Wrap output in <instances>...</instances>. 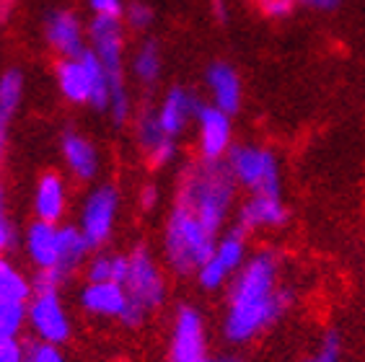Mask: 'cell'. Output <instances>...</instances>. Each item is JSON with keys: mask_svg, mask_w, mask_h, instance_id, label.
<instances>
[{"mask_svg": "<svg viewBox=\"0 0 365 362\" xmlns=\"http://www.w3.org/2000/svg\"><path fill=\"white\" fill-rule=\"evenodd\" d=\"M280 259L274 251H259L246 259L231 282L223 331L231 341H249L272 326L293 303L288 287H277Z\"/></svg>", "mask_w": 365, "mask_h": 362, "instance_id": "obj_1", "label": "cell"}, {"mask_svg": "<svg viewBox=\"0 0 365 362\" xmlns=\"http://www.w3.org/2000/svg\"><path fill=\"white\" fill-rule=\"evenodd\" d=\"M236 195V179L223 160H202L182 176L176 202L190 207L212 233H220Z\"/></svg>", "mask_w": 365, "mask_h": 362, "instance_id": "obj_2", "label": "cell"}, {"mask_svg": "<svg viewBox=\"0 0 365 362\" xmlns=\"http://www.w3.org/2000/svg\"><path fill=\"white\" fill-rule=\"evenodd\" d=\"M218 244V233H212L190 207L176 202L163 233L166 262L176 274H197Z\"/></svg>", "mask_w": 365, "mask_h": 362, "instance_id": "obj_3", "label": "cell"}, {"mask_svg": "<svg viewBox=\"0 0 365 362\" xmlns=\"http://www.w3.org/2000/svg\"><path fill=\"white\" fill-rule=\"evenodd\" d=\"M91 52L101 60L109 83H112V98H109V114L114 125H125L130 117V98H127L125 78H122V52H125V34H122L120 19H106V16H93L91 29Z\"/></svg>", "mask_w": 365, "mask_h": 362, "instance_id": "obj_4", "label": "cell"}, {"mask_svg": "<svg viewBox=\"0 0 365 362\" xmlns=\"http://www.w3.org/2000/svg\"><path fill=\"white\" fill-rule=\"evenodd\" d=\"M228 168L241 187L252 195H280V168L269 150L254 145H236L228 150Z\"/></svg>", "mask_w": 365, "mask_h": 362, "instance_id": "obj_5", "label": "cell"}, {"mask_svg": "<svg viewBox=\"0 0 365 362\" xmlns=\"http://www.w3.org/2000/svg\"><path fill=\"white\" fill-rule=\"evenodd\" d=\"M246 230L236 228L228 230L223 238H218V244L212 249V254L207 257L200 272H197V279L205 290H218L220 285H225L231 277L239 274V269L246 262Z\"/></svg>", "mask_w": 365, "mask_h": 362, "instance_id": "obj_6", "label": "cell"}, {"mask_svg": "<svg viewBox=\"0 0 365 362\" xmlns=\"http://www.w3.org/2000/svg\"><path fill=\"white\" fill-rule=\"evenodd\" d=\"M127 277H125V290L130 300H135L138 306H143L150 314L161 306L166 298V285H163V274L153 257L148 254V249L138 246L133 254H127Z\"/></svg>", "mask_w": 365, "mask_h": 362, "instance_id": "obj_7", "label": "cell"}, {"mask_svg": "<svg viewBox=\"0 0 365 362\" xmlns=\"http://www.w3.org/2000/svg\"><path fill=\"white\" fill-rule=\"evenodd\" d=\"M117 207H120V195L112 184H101L86 197L83 212H81V233L86 236L91 249H98L101 244L109 241Z\"/></svg>", "mask_w": 365, "mask_h": 362, "instance_id": "obj_8", "label": "cell"}, {"mask_svg": "<svg viewBox=\"0 0 365 362\" xmlns=\"http://www.w3.org/2000/svg\"><path fill=\"white\" fill-rule=\"evenodd\" d=\"M29 326L49 344H63L71 336V319L57 293H34L29 303Z\"/></svg>", "mask_w": 365, "mask_h": 362, "instance_id": "obj_9", "label": "cell"}, {"mask_svg": "<svg viewBox=\"0 0 365 362\" xmlns=\"http://www.w3.org/2000/svg\"><path fill=\"white\" fill-rule=\"evenodd\" d=\"M207 341H205V324L197 308L182 306L174 316V331H171V362H200L207 357Z\"/></svg>", "mask_w": 365, "mask_h": 362, "instance_id": "obj_10", "label": "cell"}, {"mask_svg": "<svg viewBox=\"0 0 365 362\" xmlns=\"http://www.w3.org/2000/svg\"><path fill=\"white\" fill-rule=\"evenodd\" d=\"M197 135H200V155L202 160H223L231 150V114L218 106H200L197 112Z\"/></svg>", "mask_w": 365, "mask_h": 362, "instance_id": "obj_11", "label": "cell"}, {"mask_svg": "<svg viewBox=\"0 0 365 362\" xmlns=\"http://www.w3.org/2000/svg\"><path fill=\"white\" fill-rule=\"evenodd\" d=\"M57 88L73 104H91L93 93V70L91 49H86L81 57H63L57 63Z\"/></svg>", "mask_w": 365, "mask_h": 362, "instance_id": "obj_12", "label": "cell"}, {"mask_svg": "<svg viewBox=\"0 0 365 362\" xmlns=\"http://www.w3.org/2000/svg\"><path fill=\"white\" fill-rule=\"evenodd\" d=\"M44 34H47L49 47L55 49L60 57H81L86 52L83 44V29L78 16L71 11H55L49 14L44 24Z\"/></svg>", "mask_w": 365, "mask_h": 362, "instance_id": "obj_13", "label": "cell"}, {"mask_svg": "<svg viewBox=\"0 0 365 362\" xmlns=\"http://www.w3.org/2000/svg\"><path fill=\"white\" fill-rule=\"evenodd\" d=\"M127 303H130V295L120 282H88L81 293L83 311L98 319H120Z\"/></svg>", "mask_w": 365, "mask_h": 362, "instance_id": "obj_14", "label": "cell"}, {"mask_svg": "<svg viewBox=\"0 0 365 362\" xmlns=\"http://www.w3.org/2000/svg\"><path fill=\"white\" fill-rule=\"evenodd\" d=\"M135 135H138V143L145 150L148 160L153 166H166L169 160H174L176 155V143L174 138L163 133L161 122H158V112H145L138 117V127H135Z\"/></svg>", "mask_w": 365, "mask_h": 362, "instance_id": "obj_15", "label": "cell"}, {"mask_svg": "<svg viewBox=\"0 0 365 362\" xmlns=\"http://www.w3.org/2000/svg\"><path fill=\"white\" fill-rule=\"evenodd\" d=\"M200 106L202 104L187 88H171L166 93V98H163V104L158 106V122H161L163 133L169 135V138L182 135L192 119H197Z\"/></svg>", "mask_w": 365, "mask_h": 362, "instance_id": "obj_16", "label": "cell"}, {"mask_svg": "<svg viewBox=\"0 0 365 362\" xmlns=\"http://www.w3.org/2000/svg\"><path fill=\"white\" fill-rule=\"evenodd\" d=\"M288 220V210L282 205L280 195H252V200L239 210V228L259 230L277 228Z\"/></svg>", "mask_w": 365, "mask_h": 362, "instance_id": "obj_17", "label": "cell"}, {"mask_svg": "<svg viewBox=\"0 0 365 362\" xmlns=\"http://www.w3.org/2000/svg\"><path fill=\"white\" fill-rule=\"evenodd\" d=\"M26 254L39 269H52L60 262V228L55 223H36L26 230Z\"/></svg>", "mask_w": 365, "mask_h": 362, "instance_id": "obj_18", "label": "cell"}, {"mask_svg": "<svg viewBox=\"0 0 365 362\" xmlns=\"http://www.w3.org/2000/svg\"><path fill=\"white\" fill-rule=\"evenodd\" d=\"M207 88H210L212 104L228 114H236L241 106V81L239 73L225 63H215L207 68Z\"/></svg>", "mask_w": 365, "mask_h": 362, "instance_id": "obj_19", "label": "cell"}, {"mask_svg": "<svg viewBox=\"0 0 365 362\" xmlns=\"http://www.w3.org/2000/svg\"><path fill=\"white\" fill-rule=\"evenodd\" d=\"M65 202H68V197H65V181L60 179V174L47 171V174L39 176L36 189H34L36 220H44V223H57V220H63Z\"/></svg>", "mask_w": 365, "mask_h": 362, "instance_id": "obj_20", "label": "cell"}, {"mask_svg": "<svg viewBox=\"0 0 365 362\" xmlns=\"http://www.w3.org/2000/svg\"><path fill=\"white\" fill-rule=\"evenodd\" d=\"M63 158L73 176L81 181H91L98 174V153L88 138L78 133L63 135Z\"/></svg>", "mask_w": 365, "mask_h": 362, "instance_id": "obj_21", "label": "cell"}, {"mask_svg": "<svg viewBox=\"0 0 365 362\" xmlns=\"http://www.w3.org/2000/svg\"><path fill=\"white\" fill-rule=\"evenodd\" d=\"M88 241L81 233V228L76 225H63L60 228V262H57V269L63 272L65 277H71L78 267L83 264L86 254H88Z\"/></svg>", "mask_w": 365, "mask_h": 362, "instance_id": "obj_22", "label": "cell"}, {"mask_svg": "<svg viewBox=\"0 0 365 362\" xmlns=\"http://www.w3.org/2000/svg\"><path fill=\"white\" fill-rule=\"evenodd\" d=\"M24 98L21 70H6L0 76V127H6Z\"/></svg>", "mask_w": 365, "mask_h": 362, "instance_id": "obj_23", "label": "cell"}, {"mask_svg": "<svg viewBox=\"0 0 365 362\" xmlns=\"http://www.w3.org/2000/svg\"><path fill=\"white\" fill-rule=\"evenodd\" d=\"M127 264L130 262L122 254H98L88 264V282H120V285H125Z\"/></svg>", "mask_w": 365, "mask_h": 362, "instance_id": "obj_24", "label": "cell"}, {"mask_svg": "<svg viewBox=\"0 0 365 362\" xmlns=\"http://www.w3.org/2000/svg\"><path fill=\"white\" fill-rule=\"evenodd\" d=\"M31 290H34V285L14 264H8L6 259L0 257V300L26 303L31 298Z\"/></svg>", "mask_w": 365, "mask_h": 362, "instance_id": "obj_25", "label": "cell"}, {"mask_svg": "<svg viewBox=\"0 0 365 362\" xmlns=\"http://www.w3.org/2000/svg\"><path fill=\"white\" fill-rule=\"evenodd\" d=\"M133 70L140 83H155L158 76H161V52H158V44L145 42L138 52H135Z\"/></svg>", "mask_w": 365, "mask_h": 362, "instance_id": "obj_26", "label": "cell"}, {"mask_svg": "<svg viewBox=\"0 0 365 362\" xmlns=\"http://www.w3.org/2000/svg\"><path fill=\"white\" fill-rule=\"evenodd\" d=\"M26 362H65L60 344H49V341H36L26 352Z\"/></svg>", "mask_w": 365, "mask_h": 362, "instance_id": "obj_27", "label": "cell"}, {"mask_svg": "<svg viewBox=\"0 0 365 362\" xmlns=\"http://www.w3.org/2000/svg\"><path fill=\"white\" fill-rule=\"evenodd\" d=\"M339 355H342V344H339L337 334H327V339L322 341V347L303 362H339Z\"/></svg>", "mask_w": 365, "mask_h": 362, "instance_id": "obj_28", "label": "cell"}, {"mask_svg": "<svg viewBox=\"0 0 365 362\" xmlns=\"http://www.w3.org/2000/svg\"><path fill=\"white\" fill-rule=\"evenodd\" d=\"M65 274L57 267H52V269H39V274H36L34 279V293H57V285H63L65 282Z\"/></svg>", "mask_w": 365, "mask_h": 362, "instance_id": "obj_29", "label": "cell"}, {"mask_svg": "<svg viewBox=\"0 0 365 362\" xmlns=\"http://www.w3.org/2000/svg\"><path fill=\"white\" fill-rule=\"evenodd\" d=\"M125 19H127V26L138 29V31H143V29L150 26V21H153V11L145 6V3H133L130 8H125Z\"/></svg>", "mask_w": 365, "mask_h": 362, "instance_id": "obj_30", "label": "cell"}, {"mask_svg": "<svg viewBox=\"0 0 365 362\" xmlns=\"http://www.w3.org/2000/svg\"><path fill=\"white\" fill-rule=\"evenodd\" d=\"M298 0H257V6H259L262 14H267L269 19H285L295 8Z\"/></svg>", "mask_w": 365, "mask_h": 362, "instance_id": "obj_31", "label": "cell"}, {"mask_svg": "<svg viewBox=\"0 0 365 362\" xmlns=\"http://www.w3.org/2000/svg\"><path fill=\"white\" fill-rule=\"evenodd\" d=\"M93 16H106V19H122L125 6L122 0H88Z\"/></svg>", "mask_w": 365, "mask_h": 362, "instance_id": "obj_32", "label": "cell"}, {"mask_svg": "<svg viewBox=\"0 0 365 362\" xmlns=\"http://www.w3.org/2000/svg\"><path fill=\"white\" fill-rule=\"evenodd\" d=\"M0 362H26V352L24 347L14 339L0 341Z\"/></svg>", "mask_w": 365, "mask_h": 362, "instance_id": "obj_33", "label": "cell"}, {"mask_svg": "<svg viewBox=\"0 0 365 362\" xmlns=\"http://www.w3.org/2000/svg\"><path fill=\"white\" fill-rule=\"evenodd\" d=\"M145 316H148L145 308L138 306L135 300H130V303H127V308H125V314L120 316V321L125 324V326L138 329V326H143V321H145Z\"/></svg>", "mask_w": 365, "mask_h": 362, "instance_id": "obj_34", "label": "cell"}, {"mask_svg": "<svg viewBox=\"0 0 365 362\" xmlns=\"http://www.w3.org/2000/svg\"><path fill=\"white\" fill-rule=\"evenodd\" d=\"M14 238H16V233H14V225L8 223V217L0 212V254L6 249H11V244H14Z\"/></svg>", "mask_w": 365, "mask_h": 362, "instance_id": "obj_35", "label": "cell"}, {"mask_svg": "<svg viewBox=\"0 0 365 362\" xmlns=\"http://www.w3.org/2000/svg\"><path fill=\"white\" fill-rule=\"evenodd\" d=\"M155 202H158V189H155L153 184L143 187V192H140V205H143V207L150 210V207H155Z\"/></svg>", "mask_w": 365, "mask_h": 362, "instance_id": "obj_36", "label": "cell"}, {"mask_svg": "<svg viewBox=\"0 0 365 362\" xmlns=\"http://www.w3.org/2000/svg\"><path fill=\"white\" fill-rule=\"evenodd\" d=\"M301 3L309 8H319V11H331L339 6V0H301Z\"/></svg>", "mask_w": 365, "mask_h": 362, "instance_id": "obj_37", "label": "cell"}, {"mask_svg": "<svg viewBox=\"0 0 365 362\" xmlns=\"http://www.w3.org/2000/svg\"><path fill=\"white\" fill-rule=\"evenodd\" d=\"M11 6H14V0H0V21L8 16V11H11Z\"/></svg>", "mask_w": 365, "mask_h": 362, "instance_id": "obj_38", "label": "cell"}, {"mask_svg": "<svg viewBox=\"0 0 365 362\" xmlns=\"http://www.w3.org/2000/svg\"><path fill=\"white\" fill-rule=\"evenodd\" d=\"M6 339H14V334H11V331H8L6 324L0 321V341H6Z\"/></svg>", "mask_w": 365, "mask_h": 362, "instance_id": "obj_39", "label": "cell"}, {"mask_svg": "<svg viewBox=\"0 0 365 362\" xmlns=\"http://www.w3.org/2000/svg\"><path fill=\"white\" fill-rule=\"evenodd\" d=\"M212 6H215V11H218V16L223 19L225 14V0H212Z\"/></svg>", "mask_w": 365, "mask_h": 362, "instance_id": "obj_40", "label": "cell"}, {"mask_svg": "<svg viewBox=\"0 0 365 362\" xmlns=\"http://www.w3.org/2000/svg\"><path fill=\"white\" fill-rule=\"evenodd\" d=\"M3 148H6V127H0V160H3Z\"/></svg>", "mask_w": 365, "mask_h": 362, "instance_id": "obj_41", "label": "cell"}, {"mask_svg": "<svg viewBox=\"0 0 365 362\" xmlns=\"http://www.w3.org/2000/svg\"><path fill=\"white\" fill-rule=\"evenodd\" d=\"M3 202H6V192H3V184H0V212H3Z\"/></svg>", "mask_w": 365, "mask_h": 362, "instance_id": "obj_42", "label": "cell"}, {"mask_svg": "<svg viewBox=\"0 0 365 362\" xmlns=\"http://www.w3.org/2000/svg\"><path fill=\"white\" fill-rule=\"evenodd\" d=\"M200 362H215V360H210V357H205V360H200Z\"/></svg>", "mask_w": 365, "mask_h": 362, "instance_id": "obj_43", "label": "cell"}, {"mask_svg": "<svg viewBox=\"0 0 365 362\" xmlns=\"http://www.w3.org/2000/svg\"><path fill=\"white\" fill-rule=\"evenodd\" d=\"M215 362H236V360H215Z\"/></svg>", "mask_w": 365, "mask_h": 362, "instance_id": "obj_44", "label": "cell"}]
</instances>
